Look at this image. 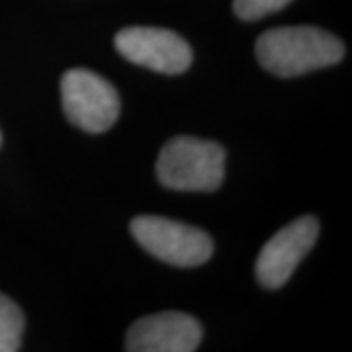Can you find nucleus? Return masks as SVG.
Wrapping results in <instances>:
<instances>
[{"instance_id": "obj_3", "label": "nucleus", "mask_w": 352, "mask_h": 352, "mask_svg": "<svg viewBox=\"0 0 352 352\" xmlns=\"http://www.w3.org/2000/svg\"><path fill=\"white\" fill-rule=\"evenodd\" d=\"M129 229L145 251L173 266H200L214 254V241L206 231L175 219L139 215Z\"/></svg>"}, {"instance_id": "obj_6", "label": "nucleus", "mask_w": 352, "mask_h": 352, "mask_svg": "<svg viewBox=\"0 0 352 352\" xmlns=\"http://www.w3.org/2000/svg\"><path fill=\"white\" fill-rule=\"evenodd\" d=\"M319 237V221L305 215L280 229L263 247L256 261V278L264 288H282Z\"/></svg>"}, {"instance_id": "obj_8", "label": "nucleus", "mask_w": 352, "mask_h": 352, "mask_svg": "<svg viewBox=\"0 0 352 352\" xmlns=\"http://www.w3.org/2000/svg\"><path fill=\"white\" fill-rule=\"evenodd\" d=\"M24 325L22 309L10 298L0 294V352L20 351Z\"/></svg>"}, {"instance_id": "obj_1", "label": "nucleus", "mask_w": 352, "mask_h": 352, "mask_svg": "<svg viewBox=\"0 0 352 352\" xmlns=\"http://www.w3.org/2000/svg\"><path fill=\"white\" fill-rule=\"evenodd\" d=\"M344 43L337 36L314 25H286L263 34L256 41V59L276 76H300L337 65Z\"/></svg>"}, {"instance_id": "obj_5", "label": "nucleus", "mask_w": 352, "mask_h": 352, "mask_svg": "<svg viewBox=\"0 0 352 352\" xmlns=\"http://www.w3.org/2000/svg\"><path fill=\"white\" fill-rule=\"evenodd\" d=\"M116 50L127 61L163 75H180L192 65L188 41L163 28H126L116 36Z\"/></svg>"}, {"instance_id": "obj_9", "label": "nucleus", "mask_w": 352, "mask_h": 352, "mask_svg": "<svg viewBox=\"0 0 352 352\" xmlns=\"http://www.w3.org/2000/svg\"><path fill=\"white\" fill-rule=\"evenodd\" d=\"M292 0H233V10L241 20H261L288 6Z\"/></svg>"}, {"instance_id": "obj_10", "label": "nucleus", "mask_w": 352, "mask_h": 352, "mask_svg": "<svg viewBox=\"0 0 352 352\" xmlns=\"http://www.w3.org/2000/svg\"><path fill=\"white\" fill-rule=\"evenodd\" d=\"M0 145H2V135H0Z\"/></svg>"}, {"instance_id": "obj_2", "label": "nucleus", "mask_w": 352, "mask_h": 352, "mask_svg": "<svg viewBox=\"0 0 352 352\" xmlns=\"http://www.w3.org/2000/svg\"><path fill=\"white\" fill-rule=\"evenodd\" d=\"M226 151L214 141L196 138L170 139L157 159V178L170 190L212 192L223 182Z\"/></svg>"}, {"instance_id": "obj_7", "label": "nucleus", "mask_w": 352, "mask_h": 352, "mask_svg": "<svg viewBox=\"0 0 352 352\" xmlns=\"http://www.w3.org/2000/svg\"><path fill=\"white\" fill-rule=\"evenodd\" d=\"M201 325L198 319L180 311H164L143 317L127 331L129 352H192L200 344Z\"/></svg>"}, {"instance_id": "obj_4", "label": "nucleus", "mask_w": 352, "mask_h": 352, "mask_svg": "<svg viewBox=\"0 0 352 352\" xmlns=\"http://www.w3.org/2000/svg\"><path fill=\"white\" fill-rule=\"evenodd\" d=\"M61 102L71 124L88 133L108 131L120 116L118 90L87 69L67 71L61 78Z\"/></svg>"}]
</instances>
